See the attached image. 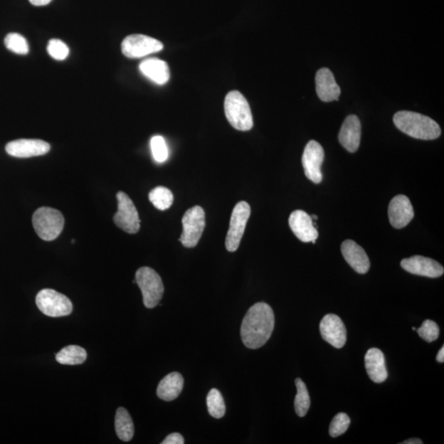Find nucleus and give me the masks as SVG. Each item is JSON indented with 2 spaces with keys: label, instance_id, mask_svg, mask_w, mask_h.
Masks as SVG:
<instances>
[{
  "label": "nucleus",
  "instance_id": "obj_20",
  "mask_svg": "<svg viewBox=\"0 0 444 444\" xmlns=\"http://www.w3.org/2000/svg\"><path fill=\"white\" fill-rule=\"evenodd\" d=\"M364 366L370 379L376 384H381L388 379V374L386 367L385 357L381 350L371 348L364 356Z\"/></svg>",
  "mask_w": 444,
  "mask_h": 444
},
{
  "label": "nucleus",
  "instance_id": "obj_4",
  "mask_svg": "<svg viewBox=\"0 0 444 444\" xmlns=\"http://www.w3.org/2000/svg\"><path fill=\"white\" fill-rule=\"evenodd\" d=\"M33 224L37 236L46 241H52L60 236L65 226V218L60 211L51 208H40L33 216Z\"/></svg>",
  "mask_w": 444,
  "mask_h": 444
},
{
  "label": "nucleus",
  "instance_id": "obj_15",
  "mask_svg": "<svg viewBox=\"0 0 444 444\" xmlns=\"http://www.w3.org/2000/svg\"><path fill=\"white\" fill-rule=\"evenodd\" d=\"M5 150L14 157L29 158L47 154L51 151V145L39 139H18L9 142Z\"/></svg>",
  "mask_w": 444,
  "mask_h": 444
},
{
  "label": "nucleus",
  "instance_id": "obj_19",
  "mask_svg": "<svg viewBox=\"0 0 444 444\" xmlns=\"http://www.w3.org/2000/svg\"><path fill=\"white\" fill-rule=\"evenodd\" d=\"M361 125L356 115H349L343 123L340 133V144L348 152H356L361 144Z\"/></svg>",
  "mask_w": 444,
  "mask_h": 444
},
{
  "label": "nucleus",
  "instance_id": "obj_16",
  "mask_svg": "<svg viewBox=\"0 0 444 444\" xmlns=\"http://www.w3.org/2000/svg\"><path fill=\"white\" fill-rule=\"evenodd\" d=\"M388 218L391 225L396 229L404 228L414 218V210L408 198L396 195L388 206Z\"/></svg>",
  "mask_w": 444,
  "mask_h": 444
},
{
  "label": "nucleus",
  "instance_id": "obj_37",
  "mask_svg": "<svg viewBox=\"0 0 444 444\" xmlns=\"http://www.w3.org/2000/svg\"><path fill=\"white\" fill-rule=\"evenodd\" d=\"M311 218L312 219L318 220V216H317L316 215L312 216Z\"/></svg>",
  "mask_w": 444,
  "mask_h": 444
},
{
  "label": "nucleus",
  "instance_id": "obj_14",
  "mask_svg": "<svg viewBox=\"0 0 444 444\" xmlns=\"http://www.w3.org/2000/svg\"><path fill=\"white\" fill-rule=\"evenodd\" d=\"M289 225L295 236L300 241L315 244L319 237V232L313 219L305 211L302 210L293 211L289 218Z\"/></svg>",
  "mask_w": 444,
  "mask_h": 444
},
{
  "label": "nucleus",
  "instance_id": "obj_8",
  "mask_svg": "<svg viewBox=\"0 0 444 444\" xmlns=\"http://www.w3.org/2000/svg\"><path fill=\"white\" fill-rule=\"evenodd\" d=\"M250 213V206L245 201L236 205L232 211L229 231L226 239V250L229 252H235L239 248Z\"/></svg>",
  "mask_w": 444,
  "mask_h": 444
},
{
  "label": "nucleus",
  "instance_id": "obj_3",
  "mask_svg": "<svg viewBox=\"0 0 444 444\" xmlns=\"http://www.w3.org/2000/svg\"><path fill=\"white\" fill-rule=\"evenodd\" d=\"M224 108L226 119L233 128L240 131H248L253 128L250 105L240 92L232 91L226 95Z\"/></svg>",
  "mask_w": 444,
  "mask_h": 444
},
{
  "label": "nucleus",
  "instance_id": "obj_5",
  "mask_svg": "<svg viewBox=\"0 0 444 444\" xmlns=\"http://www.w3.org/2000/svg\"><path fill=\"white\" fill-rule=\"evenodd\" d=\"M135 282L141 290L145 307L155 308L164 294V285L159 274L151 268L142 267L136 273Z\"/></svg>",
  "mask_w": 444,
  "mask_h": 444
},
{
  "label": "nucleus",
  "instance_id": "obj_28",
  "mask_svg": "<svg viewBox=\"0 0 444 444\" xmlns=\"http://www.w3.org/2000/svg\"><path fill=\"white\" fill-rule=\"evenodd\" d=\"M4 45L10 51L18 55H28L29 46L25 37L18 33H9L5 37Z\"/></svg>",
  "mask_w": 444,
  "mask_h": 444
},
{
  "label": "nucleus",
  "instance_id": "obj_18",
  "mask_svg": "<svg viewBox=\"0 0 444 444\" xmlns=\"http://www.w3.org/2000/svg\"><path fill=\"white\" fill-rule=\"evenodd\" d=\"M315 82L317 94L322 102H330L339 99L341 88L329 68H320L316 74Z\"/></svg>",
  "mask_w": 444,
  "mask_h": 444
},
{
  "label": "nucleus",
  "instance_id": "obj_12",
  "mask_svg": "<svg viewBox=\"0 0 444 444\" xmlns=\"http://www.w3.org/2000/svg\"><path fill=\"white\" fill-rule=\"evenodd\" d=\"M319 330L322 339L333 347L341 349L347 342V329L339 316L327 314L322 319Z\"/></svg>",
  "mask_w": 444,
  "mask_h": 444
},
{
  "label": "nucleus",
  "instance_id": "obj_24",
  "mask_svg": "<svg viewBox=\"0 0 444 444\" xmlns=\"http://www.w3.org/2000/svg\"><path fill=\"white\" fill-rule=\"evenodd\" d=\"M88 354L81 347L76 345L68 346L63 348L56 355L57 362L68 366H76L85 362Z\"/></svg>",
  "mask_w": 444,
  "mask_h": 444
},
{
  "label": "nucleus",
  "instance_id": "obj_23",
  "mask_svg": "<svg viewBox=\"0 0 444 444\" xmlns=\"http://www.w3.org/2000/svg\"><path fill=\"white\" fill-rule=\"evenodd\" d=\"M116 433L120 440L129 442L134 435V425L129 411L124 407H120L116 411L115 419Z\"/></svg>",
  "mask_w": 444,
  "mask_h": 444
},
{
  "label": "nucleus",
  "instance_id": "obj_7",
  "mask_svg": "<svg viewBox=\"0 0 444 444\" xmlns=\"http://www.w3.org/2000/svg\"><path fill=\"white\" fill-rule=\"evenodd\" d=\"M183 232L179 241L186 248H194L198 245L205 228V211L195 206L186 211L182 218Z\"/></svg>",
  "mask_w": 444,
  "mask_h": 444
},
{
  "label": "nucleus",
  "instance_id": "obj_1",
  "mask_svg": "<svg viewBox=\"0 0 444 444\" xmlns=\"http://www.w3.org/2000/svg\"><path fill=\"white\" fill-rule=\"evenodd\" d=\"M274 327L275 316L271 306L263 302L253 305L242 321V342L252 350L261 348L270 339Z\"/></svg>",
  "mask_w": 444,
  "mask_h": 444
},
{
  "label": "nucleus",
  "instance_id": "obj_2",
  "mask_svg": "<svg viewBox=\"0 0 444 444\" xmlns=\"http://www.w3.org/2000/svg\"><path fill=\"white\" fill-rule=\"evenodd\" d=\"M393 122L404 134L422 140H433L441 134V129L435 120L428 116L411 111H399L393 117Z\"/></svg>",
  "mask_w": 444,
  "mask_h": 444
},
{
  "label": "nucleus",
  "instance_id": "obj_10",
  "mask_svg": "<svg viewBox=\"0 0 444 444\" xmlns=\"http://www.w3.org/2000/svg\"><path fill=\"white\" fill-rule=\"evenodd\" d=\"M163 48L164 46L160 41L140 34L127 36L121 44L123 54L130 59H139L155 54Z\"/></svg>",
  "mask_w": 444,
  "mask_h": 444
},
{
  "label": "nucleus",
  "instance_id": "obj_29",
  "mask_svg": "<svg viewBox=\"0 0 444 444\" xmlns=\"http://www.w3.org/2000/svg\"><path fill=\"white\" fill-rule=\"evenodd\" d=\"M150 145L153 158L157 162L163 163L168 159L169 150L163 137L160 135L152 137Z\"/></svg>",
  "mask_w": 444,
  "mask_h": 444
},
{
  "label": "nucleus",
  "instance_id": "obj_32",
  "mask_svg": "<svg viewBox=\"0 0 444 444\" xmlns=\"http://www.w3.org/2000/svg\"><path fill=\"white\" fill-rule=\"evenodd\" d=\"M47 51L53 59L59 61L65 60L70 55V49L67 45L59 39L51 40L47 46Z\"/></svg>",
  "mask_w": 444,
  "mask_h": 444
},
{
  "label": "nucleus",
  "instance_id": "obj_11",
  "mask_svg": "<svg viewBox=\"0 0 444 444\" xmlns=\"http://www.w3.org/2000/svg\"><path fill=\"white\" fill-rule=\"evenodd\" d=\"M324 160V148L318 142L310 141L305 148L302 165L306 177L314 184H319L322 181L321 166Z\"/></svg>",
  "mask_w": 444,
  "mask_h": 444
},
{
  "label": "nucleus",
  "instance_id": "obj_17",
  "mask_svg": "<svg viewBox=\"0 0 444 444\" xmlns=\"http://www.w3.org/2000/svg\"><path fill=\"white\" fill-rule=\"evenodd\" d=\"M341 251L347 263L359 274H366L370 268L369 258L364 248L352 240L342 243Z\"/></svg>",
  "mask_w": 444,
  "mask_h": 444
},
{
  "label": "nucleus",
  "instance_id": "obj_31",
  "mask_svg": "<svg viewBox=\"0 0 444 444\" xmlns=\"http://www.w3.org/2000/svg\"><path fill=\"white\" fill-rule=\"evenodd\" d=\"M417 332H418L423 340L427 342H432L436 341L438 337H440V327L438 326L435 322L427 319L423 322Z\"/></svg>",
  "mask_w": 444,
  "mask_h": 444
},
{
  "label": "nucleus",
  "instance_id": "obj_35",
  "mask_svg": "<svg viewBox=\"0 0 444 444\" xmlns=\"http://www.w3.org/2000/svg\"><path fill=\"white\" fill-rule=\"evenodd\" d=\"M436 361L440 363H443L444 361V347L443 346L440 349V352H438V355L436 356Z\"/></svg>",
  "mask_w": 444,
  "mask_h": 444
},
{
  "label": "nucleus",
  "instance_id": "obj_27",
  "mask_svg": "<svg viewBox=\"0 0 444 444\" xmlns=\"http://www.w3.org/2000/svg\"><path fill=\"white\" fill-rule=\"evenodd\" d=\"M207 406L209 414L216 419H221L226 414V405L220 391L213 388L207 396Z\"/></svg>",
  "mask_w": 444,
  "mask_h": 444
},
{
  "label": "nucleus",
  "instance_id": "obj_26",
  "mask_svg": "<svg viewBox=\"0 0 444 444\" xmlns=\"http://www.w3.org/2000/svg\"><path fill=\"white\" fill-rule=\"evenodd\" d=\"M148 198L153 206L161 211L170 208L174 202V196L171 190L162 186L153 189Z\"/></svg>",
  "mask_w": 444,
  "mask_h": 444
},
{
  "label": "nucleus",
  "instance_id": "obj_34",
  "mask_svg": "<svg viewBox=\"0 0 444 444\" xmlns=\"http://www.w3.org/2000/svg\"><path fill=\"white\" fill-rule=\"evenodd\" d=\"M29 1L35 6H44V5L50 4L52 0H29Z\"/></svg>",
  "mask_w": 444,
  "mask_h": 444
},
{
  "label": "nucleus",
  "instance_id": "obj_38",
  "mask_svg": "<svg viewBox=\"0 0 444 444\" xmlns=\"http://www.w3.org/2000/svg\"><path fill=\"white\" fill-rule=\"evenodd\" d=\"M412 330L416 331V327H412Z\"/></svg>",
  "mask_w": 444,
  "mask_h": 444
},
{
  "label": "nucleus",
  "instance_id": "obj_6",
  "mask_svg": "<svg viewBox=\"0 0 444 444\" xmlns=\"http://www.w3.org/2000/svg\"><path fill=\"white\" fill-rule=\"evenodd\" d=\"M36 303L41 313L52 318L70 315L73 311L71 300L52 289L41 290L36 295Z\"/></svg>",
  "mask_w": 444,
  "mask_h": 444
},
{
  "label": "nucleus",
  "instance_id": "obj_25",
  "mask_svg": "<svg viewBox=\"0 0 444 444\" xmlns=\"http://www.w3.org/2000/svg\"><path fill=\"white\" fill-rule=\"evenodd\" d=\"M295 383L297 388V394L295 398V413L300 417H304L308 413L311 404L309 391L302 379H296Z\"/></svg>",
  "mask_w": 444,
  "mask_h": 444
},
{
  "label": "nucleus",
  "instance_id": "obj_36",
  "mask_svg": "<svg viewBox=\"0 0 444 444\" xmlns=\"http://www.w3.org/2000/svg\"><path fill=\"white\" fill-rule=\"evenodd\" d=\"M403 444H423V441L420 438H410L403 443Z\"/></svg>",
  "mask_w": 444,
  "mask_h": 444
},
{
  "label": "nucleus",
  "instance_id": "obj_30",
  "mask_svg": "<svg viewBox=\"0 0 444 444\" xmlns=\"http://www.w3.org/2000/svg\"><path fill=\"white\" fill-rule=\"evenodd\" d=\"M351 425V419L346 413H338L332 419L329 427V435L337 438L345 433Z\"/></svg>",
  "mask_w": 444,
  "mask_h": 444
},
{
  "label": "nucleus",
  "instance_id": "obj_21",
  "mask_svg": "<svg viewBox=\"0 0 444 444\" xmlns=\"http://www.w3.org/2000/svg\"><path fill=\"white\" fill-rule=\"evenodd\" d=\"M139 70L146 78L158 85H164L170 80V68L166 62L156 58L142 61L139 65Z\"/></svg>",
  "mask_w": 444,
  "mask_h": 444
},
{
  "label": "nucleus",
  "instance_id": "obj_22",
  "mask_svg": "<svg viewBox=\"0 0 444 444\" xmlns=\"http://www.w3.org/2000/svg\"><path fill=\"white\" fill-rule=\"evenodd\" d=\"M184 388V378L178 372L166 375L158 385L157 394L163 401H171L181 395Z\"/></svg>",
  "mask_w": 444,
  "mask_h": 444
},
{
  "label": "nucleus",
  "instance_id": "obj_9",
  "mask_svg": "<svg viewBox=\"0 0 444 444\" xmlns=\"http://www.w3.org/2000/svg\"><path fill=\"white\" fill-rule=\"evenodd\" d=\"M116 198L118 201V211L114 216L115 224L127 233H137L141 221L133 201L124 192H119Z\"/></svg>",
  "mask_w": 444,
  "mask_h": 444
},
{
  "label": "nucleus",
  "instance_id": "obj_33",
  "mask_svg": "<svg viewBox=\"0 0 444 444\" xmlns=\"http://www.w3.org/2000/svg\"><path fill=\"white\" fill-rule=\"evenodd\" d=\"M162 444H184V440L181 433H173L169 435L165 440L162 443Z\"/></svg>",
  "mask_w": 444,
  "mask_h": 444
},
{
  "label": "nucleus",
  "instance_id": "obj_13",
  "mask_svg": "<svg viewBox=\"0 0 444 444\" xmlns=\"http://www.w3.org/2000/svg\"><path fill=\"white\" fill-rule=\"evenodd\" d=\"M401 266L411 274L430 278H440L444 273V268L440 263L432 258L420 255L403 259Z\"/></svg>",
  "mask_w": 444,
  "mask_h": 444
}]
</instances>
